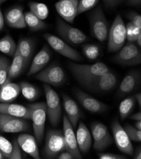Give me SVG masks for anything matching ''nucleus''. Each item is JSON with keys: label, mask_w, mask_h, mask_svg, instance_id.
I'll return each instance as SVG.
<instances>
[{"label": "nucleus", "mask_w": 141, "mask_h": 159, "mask_svg": "<svg viewBox=\"0 0 141 159\" xmlns=\"http://www.w3.org/2000/svg\"><path fill=\"white\" fill-rule=\"evenodd\" d=\"M68 67L78 83L86 89L96 78L109 71L108 67L103 62H97L92 65L70 62Z\"/></svg>", "instance_id": "obj_1"}, {"label": "nucleus", "mask_w": 141, "mask_h": 159, "mask_svg": "<svg viewBox=\"0 0 141 159\" xmlns=\"http://www.w3.org/2000/svg\"><path fill=\"white\" fill-rule=\"evenodd\" d=\"M107 40L108 52L109 53L117 52L124 46L126 41V28L120 15L116 16L109 28Z\"/></svg>", "instance_id": "obj_2"}, {"label": "nucleus", "mask_w": 141, "mask_h": 159, "mask_svg": "<svg viewBox=\"0 0 141 159\" xmlns=\"http://www.w3.org/2000/svg\"><path fill=\"white\" fill-rule=\"evenodd\" d=\"M89 23L93 37L101 42L108 39L109 24L101 6L96 8L89 14Z\"/></svg>", "instance_id": "obj_3"}, {"label": "nucleus", "mask_w": 141, "mask_h": 159, "mask_svg": "<svg viewBox=\"0 0 141 159\" xmlns=\"http://www.w3.org/2000/svg\"><path fill=\"white\" fill-rule=\"evenodd\" d=\"M65 150L64 136L60 130L50 129L46 137L43 155L46 158H55Z\"/></svg>", "instance_id": "obj_4"}, {"label": "nucleus", "mask_w": 141, "mask_h": 159, "mask_svg": "<svg viewBox=\"0 0 141 159\" xmlns=\"http://www.w3.org/2000/svg\"><path fill=\"white\" fill-rule=\"evenodd\" d=\"M113 62L121 66H134L141 63V52L140 47L134 43L127 42L115 55L112 58Z\"/></svg>", "instance_id": "obj_5"}, {"label": "nucleus", "mask_w": 141, "mask_h": 159, "mask_svg": "<svg viewBox=\"0 0 141 159\" xmlns=\"http://www.w3.org/2000/svg\"><path fill=\"white\" fill-rule=\"evenodd\" d=\"M46 99V112L50 122L53 127H56L61 119V105L58 93L49 85H44Z\"/></svg>", "instance_id": "obj_6"}, {"label": "nucleus", "mask_w": 141, "mask_h": 159, "mask_svg": "<svg viewBox=\"0 0 141 159\" xmlns=\"http://www.w3.org/2000/svg\"><path fill=\"white\" fill-rule=\"evenodd\" d=\"M56 31L62 40L72 45L81 44L89 39L82 30L70 25L59 17L56 19Z\"/></svg>", "instance_id": "obj_7"}, {"label": "nucleus", "mask_w": 141, "mask_h": 159, "mask_svg": "<svg viewBox=\"0 0 141 159\" xmlns=\"http://www.w3.org/2000/svg\"><path fill=\"white\" fill-rule=\"evenodd\" d=\"M31 112V120H33L35 138L37 143H41L44 134L45 122L46 119V105L45 103H36L29 105Z\"/></svg>", "instance_id": "obj_8"}, {"label": "nucleus", "mask_w": 141, "mask_h": 159, "mask_svg": "<svg viewBox=\"0 0 141 159\" xmlns=\"http://www.w3.org/2000/svg\"><path fill=\"white\" fill-rule=\"evenodd\" d=\"M35 78L55 87L61 86L66 81L64 70L56 63L37 72Z\"/></svg>", "instance_id": "obj_9"}, {"label": "nucleus", "mask_w": 141, "mask_h": 159, "mask_svg": "<svg viewBox=\"0 0 141 159\" xmlns=\"http://www.w3.org/2000/svg\"><path fill=\"white\" fill-rule=\"evenodd\" d=\"M43 37L52 48L62 56L75 61H80L82 60L79 52L59 38L49 33L44 34Z\"/></svg>", "instance_id": "obj_10"}, {"label": "nucleus", "mask_w": 141, "mask_h": 159, "mask_svg": "<svg viewBox=\"0 0 141 159\" xmlns=\"http://www.w3.org/2000/svg\"><path fill=\"white\" fill-rule=\"evenodd\" d=\"M91 133L94 139L93 147L97 151H103L113 142L107 127L101 122H95L91 125Z\"/></svg>", "instance_id": "obj_11"}, {"label": "nucleus", "mask_w": 141, "mask_h": 159, "mask_svg": "<svg viewBox=\"0 0 141 159\" xmlns=\"http://www.w3.org/2000/svg\"><path fill=\"white\" fill-rule=\"evenodd\" d=\"M112 129L113 139L117 148L122 152L129 156L134 155V148L130 139L124 128L121 125L118 119H115L112 124Z\"/></svg>", "instance_id": "obj_12"}, {"label": "nucleus", "mask_w": 141, "mask_h": 159, "mask_svg": "<svg viewBox=\"0 0 141 159\" xmlns=\"http://www.w3.org/2000/svg\"><path fill=\"white\" fill-rule=\"evenodd\" d=\"M74 94L80 104L90 113L102 114L109 109V106L92 97L81 89H75Z\"/></svg>", "instance_id": "obj_13"}, {"label": "nucleus", "mask_w": 141, "mask_h": 159, "mask_svg": "<svg viewBox=\"0 0 141 159\" xmlns=\"http://www.w3.org/2000/svg\"><path fill=\"white\" fill-rule=\"evenodd\" d=\"M26 119L7 114H0V131L7 133L24 132L28 129Z\"/></svg>", "instance_id": "obj_14"}, {"label": "nucleus", "mask_w": 141, "mask_h": 159, "mask_svg": "<svg viewBox=\"0 0 141 159\" xmlns=\"http://www.w3.org/2000/svg\"><path fill=\"white\" fill-rule=\"evenodd\" d=\"M63 129H64L63 133H64L65 139V150L71 153L75 159L82 158L77 145L73 128L66 115L63 118Z\"/></svg>", "instance_id": "obj_15"}, {"label": "nucleus", "mask_w": 141, "mask_h": 159, "mask_svg": "<svg viewBox=\"0 0 141 159\" xmlns=\"http://www.w3.org/2000/svg\"><path fill=\"white\" fill-rule=\"evenodd\" d=\"M118 83L116 75L110 71L96 78L87 88L93 92L107 93L115 89Z\"/></svg>", "instance_id": "obj_16"}, {"label": "nucleus", "mask_w": 141, "mask_h": 159, "mask_svg": "<svg viewBox=\"0 0 141 159\" xmlns=\"http://www.w3.org/2000/svg\"><path fill=\"white\" fill-rule=\"evenodd\" d=\"M140 84V72L138 70L130 71L123 79L117 93L118 98L123 97L129 94L136 90Z\"/></svg>", "instance_id": "obj_17"}, {"label": "nucleus", "mask_w": 141, "mask_h": 159, "mask_svg": "<svg viewBox=\"0 0 141 159\" xmlns=\"http://www.w3.org/2000/svg\"><path fill=\"white\" fill-rule=\"evenodd\" d=\"M79 0H59L55 4L56 11L65 21L73 24L77 16Z\"/></svg>", "instance_id": "obj_18"}, {"label": "nucleus", "mask_w": 141, "mask_h": 159, "mask_svg": "<svg viewBox=\"0 0 141 159\" xmlns=\"http://www.w3.org/2000/svg\"><path fill=\"white\" fill-rule=\"evenodd\" d=\"M3 16L5 22L10 27L24 29L27 27L22 6H15L8 9Z\"/></svg>", "instance_id": "obj_19"}, {"label": "nucleus", "mask_w": 141, "mask_h": 159, "mask_svg": "<svg viewBox=\"0 0 141 159\" xmlns=\"http://www.w3.org/2000/svg\"><path fill=\"white\" fill-rule=\"evenodd\" d=\"M51 58V52L50 48L44 45L40 52L34 58L29 70L27 73V76L34 75L42 70L44 67L48 64Z\"/></svg>", "instance_id": "obj_20"}, {"label": "nucleus", "mask_w": 141, "mask_h": 159, "mask_svg": "<svg viewBox=\"0 0 141 159\" xmlns=\"http://www.w3.org/2000/svg\"><path fill=\"white\" fill-rule=\"evenodd\" d=\"M0 114H7L25 119H31V112L29 107H26L18 104L0 103Z\"/></svg>", "instance_id": "obj_21"}, {"label": "nucleus", "mask_w": 141, "mask_h": 159, "mask_svg": "<svg viewBox=\"0 0 141 159\" xmlns=\"http://www.w3.org/2000/svg\"><path fill=\"white\" fill-rule=\"evenodd\" d=\"M62 97L67 117L70 122L73 128H76L78 122L82 116L81 110L76 102L68 95L63 94Z\"/></svg>", "instance_id": "obj_22"}, {"label": "nucleus", "mask_w": 141, "mask_h": 159, "mask_svg": "<svg viewBox=\"0 0 141 159\" xmlns=\"http://www.w3.org/2000/svg\"><path fill=\"white\" fill-rule=\"evenodd\" d=\"M20 148L30 156L35 159H40L37 143L35 137L28 134H22L17 138Z\"/></svg>", "instance_id": "obj_23"}, {"label": "nucleus", "mask_w": 141, "mask_h": 159, "mask_svg": "<svg viewBox=\"0 0 141 159\" xmlns=\"http://www.w3.org/2000/svg\"><path fill=\"white\" fill-rule=\"evenodd\" d=\"M76 139L80 152L86 153L92 145L91 134L87 126L82 121H80L78 125Z\"/></svg>", "instance_id": "obj_24"}, {"label": "nucleus", "mask_w": 141, "mask_h": 159, "mask_svg": "<svg viewBox=\"0 0 141 159\" xmlns=\"http://www.w3.org/2000/svg\"><path fill=\"white\" fill-rule=\"evenodd\" d=\"M20 88L19 84L6 83L0 86V103H10L15 100L19 95Z\"/></svg>", "instance_id": "obj_25"}, {"label": "nucleus", "mask_w": 141, "mask_h": 159, "mask_svg": "<svg viewBox=\"0 0 141 159\" xmlns=\"http://www.w3.org/2000/svg\"><path fill=\"white\" fill-rule=\"evenodd\" d=\"M17 50L23 58L26 66L29 63L34 50V41L31 38H22L19 40Z\"/></svg>", "instance_id": "obj_26"}, {"label": "nucleus", "mask_w": 141, "mask_h": 159, "mask_svg": "<svg viewBox=\"0 0 141 159\" xmlns=\"http://www.w3.org/2000/svg\"><path fill=\"white\" fill-rule=\"evenodd\" d=\"M13 57V61L10 66L7 77V80L10 82L12 79L18 77L27 67L23 58L17 50Z\"/></svg>", "instance_id": "obj_27"}, {"label": "nucleus", "mask_w": 141, "mask_h": 159, "mask_svg": "<svg viewBox=\"0 0 141 159\" xmlns=\"http://www.w3.org/2000/svg\"><path fill=\"white\" fill-rule=\"evenodd\" d=\"M26 25L33 32H37L47 27V24L31 11L24 13Z\"/></svg>", "instance_id": "obj_28"}, {"label": "nucleus", "mask_w": 141, "mask_h": 159, "mask_svg": "<svg viewBox=\"0 0 141 159\" xmlns=\"http://www.w3.org/2000/svg\"><path fill=\"white\" fill-rule=\"evenodd\" d=\"M17 45L10 35H6L0 39V52L9 57L14 56L17 51Z\"/></svg>", "instance_id": "obj_29"}, {"label": "nucleus", "mask_w": 141, "mask_h": 159, "mask_svg": "<svg viewBox=\"0 0 141 159\" xmlns=\"http://www.w3.org/2000/svg\"><path fill=\"white\" fill-rule=\"evenodd\" d=\"M135 102L136 100L134 96H132L125 98L120 103L119 106V113L121 120L127 119L130 115L134 110Z\"/></svg>", "instance_id": "obj_30"}, {"label": "nucleus", "mask_w": 141, "mask_h": 159, "mask_svg": "<svg viewBox=\"0 0 141 159\" xmlns=\"http://www.w3.org/2000/svg\"><path fill=\"white\" fill-rule=\"evenodd\" d=\"M19 86L22 94L27 100L34 101L38 97L39 91L34 85L25 81H22L20 83Z\"/></svg>", "instance_id": "obj_31"}, {"label": "nucleus", "mask_w": 141, "mask_h": 159, "mask_svg": "<svg viewBox=\"0 0 141 159\" xmlns=\"http://www.w3.org/2000/svg\"><path fill=\"white\" fill-rule=\"evenodd\" d=\"M29 7L30 11L34 13L40 19L44 20L48 17L49 10L46 5L42 3L30 2L29 3Z\"/></svg>", "instance_id": "obj_32"}, {"label": "nucleus", "mask_w": 141, "mask_h": 159, "mask_svg": "<svg viewBox=\"0 0 141 159\" xmlns=\"http://www.w3.org/2000/svg\"><path fill=\"white\" fill-rule=\"evenodd\" d=\"M82 52L85 57L88 59L94 60L100 55L99 46L95 44H86L82 46Z\"/></svg>", "instance_id": "obj_33"}, {"label": "nucleus", "mask_w": 141, "mask_h": 159, "mask_svg": "<svg viewBox=\"0 0 141 159\" xmlns=\"http://www.w3.org/2000/svg\"><path fill=\"white\" fill-rule=\"evenodd\" d=\"M10 66L9 60L5 57L0 55V86L10 82L7 80Z\"/></svg>", "instance_id": "obj_34"}, {"label": "nucleus", "mask_w": 141, "mask_h": 159, "mask_svg": "<svg viewBox=\"0 0 141 159\" xmlns=\"http://www.w3.org/2000/svg\"><path fill=\"white\" fill-rule=\"evenodd\" d=\"M125 28H126V39L127 42H135L138 36L141 34V29L135 27L130 22L125 25Z\"/></svg>", "instance_id": "obj_35"}, {"label": "nucleus", "mask_w": 141, "mask_h": 159, "mask_svg": "<svg viewBox=\"0 0 141 159\" xmlns=\"http://www.w3.org/2000/svg\"><path fill=\"white\" fill-rule=\"evenodd\" d=\"M99 0H80L77 6V16L95 7Z\"/></svg>", "instance_id": "obj_36"}, {"label": "nucleus", "mask_w": 141, "mask_h": 159, "mask_svg": "<svg viewBox=\"0 0 141 159\" xmlns=\"http://www.w3.org/2000/svg\"><path fill=\"white\" fill-rule=\"evenodd\" d=\"M13 149V144L7 138L0 134V152L5 158H10Z\"/></svg>", "instance_id": "obj_37"}, {"label": "nucleus", "mask_w": 141, "mask_h": 159, "mask_svg": "<svg viewBox=\"0 0 141 159\" xmlns=\"http://www.w3.org/2000/svg\"><path fill=\"white\" fill-rule=\"evenodd\" d=\"M124 129L127 134L129 139L132 141L140 142L141 141V131L134 128L132 125L126 124L124 127Z\"/></svg>", "instance_id": "obj_38"}, {"label": "nucleus", "mask_w": 141, "mask_h": 159, "mask_svg": "<svg viewBox=\"0 0 141 159\" xmlns=\"http://www.w3.org/2000/svg\"><path fill=\"white\" fill-rule=\"evenodd\" d=\"M127 18L135 27L141 29V16L135 11H130L127 13Z\"/></svg>", "instance_id": "obj_39"}, {"label": "nucleus", "mask_w": 141, "mask_h": 159, "mask_svg": "<svg viewBox=\"0 0 141 159\" xmlns=\"http://www.w3.org/2000/svg\"><path fill=\"white\" fill-rule=\"evenodd\" d=\"M13 149L9 159H20L22 158L20 147L19 145L17 140L15 139L13 143Z\"/></svg>", "instance_id": "obj_40"}, {"label": "nucleus", "mask_w": 141, "mask_h": 159, "mask_svg": "<svg viewBox=\"0 0 141 159\" xmlns=\"http://www.w3.org/2000/svg\"><path fill=\"white\" fill-rule=\"evenodd\" d=\"M99 159H126V156L114 154L112 153H98Z\"/></svg>", "instance_id": "obj_41"}, {"label": "nucleus", "mask_w": 141, "mask_h": 159, "mask_svg": "<svg viewBox=\"0 0 141 159\" xmlns=\"http://www.w3.org/2000/svg\"><path fill=\"white\" fill-rule=\"evenodd\" d=\"M106 7L113 8L120 5L123 0H103Z\"/></svg>", "instance_id": "obj_42"}, {"label": "nucleus", "mask_w": 141, "mask_h": 159, "mask_svg": "<svg viewBox=\"0 0 141 159\" xmlns=\"http://www.w3.org/2000/svg\"><path fill=\"white\" fill-rule=\"evenodd\" d=\"M57 158L58 159H74L73 155L70 153L69 152L67 151L64 152H61L57 157Z\"/></svg>", "instance_id": "obj_43"}, {"label": "nucleus", "mask_w": 141, "mask_h": 159, "mask_svg": "<svg viewBox=\"0 0 141 159\" xmlns=\"http://www.w3.org/2000/svg\"><path fill=\"white\" fill-rule=\"evenodd\" d=\"M127 5L131 7H140L141 0H127Z\"/></svg>", "instance_id": "obj_44"}, {"label": "nucleus", "mask_w": 141, "mask_h": 159, "mask_svg": "<svg viewBox=\"0 0 141 159\" xmlns=\"http://www.w3.org/2000/svg\"><path fill=\"white\" fill-rule=\"evenodd\" d=\"M5 25V19H4V16L3 14L1 8H0V33L2 30V29H3Z\"/></svg>", "instance_id": "obj_45"}, {"label": "nucleus", "mask_w": 141, "mask_h": 159, "mask_svg": "<svg viewBox=\"0 0 141 159\" xmlns=\"http://www.w3.org/2000/svg\"><path fill=\"white\" fill-rule=\"evenodd\" d=\"M130 119L135 120H141V113L140 112H137L134 114H132L129 117Z\"/></svg>", "instance_id": "obj_46"}, {"label": "nucleus", "mask_w": 141, "mask_h": 159, "mask_svg": "<svg viewBox=\"0 0 141 159\" xmlns=\"http://www.w3.org/2000/svg\"><path fill=\"white\" fill-rule=\"evenodd\" d=\"M134 158L135 159H141V148L140 147H139L135 153Z\"/></svg>", "instance_id": "obj_47"}, {"label": "nucleus", "mask_w": 141, "mask_h": 159, "mask_svg": "<svg viewBox=\"0 0 141 159\" xmlns=\"http://www.w3.org/2000/svg\"><path fill=\"white\" fill-rule=\"evenodd\" d=\"M134 97L135 98V100L137 101L138 105H139V107L140 108V107H141V93H138L135 94L134 95Z\"/></svg>", "instance_id": "obj_48"}, {"label": "nucleus", "mask_w": 141, "mask_h": 159, "mask_svg": "<svg viewBox=\"0 0 141 159\" xmlns=\"http://www.w3.org/2000/svg\"><path fill=\"white\" fill-rule=\"evenodd\" d=\"M135 128L141 131V120H137V122L135 123Z\"/></svg>", "instance_id": "obj_49"}, {"label": "nucleus", "mask_w": 141, "mask_h": 159, "mask_svg": "<svg viewBox=\"0 0 141 159\" xmlns=\"http://www.w3.org/2000/svg\"><path fill=\"white\" fill-rule=\"evenodd\" d=\"M136 42H137V46H138L139 47H140V46H141V34H140L138 36V37H137V39H136Z\"/></svg>", "instance_id": "obj_50"}, {"label": "nucleus", "mask_w": 141, "mask_h": 159, "mask_svg": "<svg viewBox=\"0 0 141 159\" xmlns=\"http://www.w3.org/2000/svg\"><path fill=\"white\" fill-rule=\"evenodd\" d=\"M3 158H5V157H4V156L3 155V154L2 153V152H0V159H3Z\"/></svg>", "instance_id": "obj_51"}, {"label": "nucleus", "mask_w": 141, "mask_h": 159, "mask_svg": "<svg viewBox=\"0 0 141 159\" xmlns=\"http://www.w3.org/2000/svg\"><path fill=\"white\" fill-rule=\"evenodd\" d=\"M7 1H8V0H0V5L2 4L3 3H4L5 2H7Z\"/></svg>", "instance_id": "obj_52"}]
</instances>
